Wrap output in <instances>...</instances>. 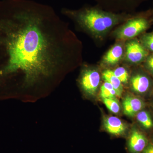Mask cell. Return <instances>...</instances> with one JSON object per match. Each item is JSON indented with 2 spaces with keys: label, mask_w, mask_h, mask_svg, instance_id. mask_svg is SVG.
Listing matches in <instances>:
<instances>
[{
  "label": "cell",
  "mask_w": 153,
  "mask_h": 153,
  "mask_svg": "<svg viewBox=\"0 0 153 153\" xmlns=\"http://www.w3.org/2000/svg\"><path fill=\"white\" fill-rule=\"evenodd\" d=\"M102 78L105 82L109 83L112 85L117 92V96L120 97L123 91L122 82L120 80L115 76L112 70H105L102 73Z\"/></svg>",
  "instance_id": "7c38bea8"
},
{
  "label": "cell",
  "mask_w": 153,
  "mask_h": 153,
  "mask_svg": "<svg viewBox=\"0 0 153 153\" xmlns=\"http://www.w3.org/2000/svg\"><path fill=\"white\" fill-rule=\"evenodd\" d=\"M104 126L105 130L110 134L119 135L126 130V126L120 119L115 117H109L105 119Z\"/></svg>",
  "instance_id": "9c48e42d"
},
{
  "label": "cell",
  "mask_w": 153,
  "mask_h": 153,
  "mask_svg": "<svg viewBox=\"0 0 153 153\" xmlns=\"http://www.w3.org/2000/svg\"><path fill=\"white\" fill-rule=\"evenodd\" d=\"M103 103L110 111L114 114H117L120 111L119 103L115 98H107L102 99Z\"/></svg>",
  "instance_id": "9a60e30c"
},
{
  "label": "cell",
  "mask_w": 153,
  "mask_h": 153,
  "mask_svg": "<svg viewBox=\"0 0 153 153\" xmlns=\"http://www.w3.org/2000/svg\"><path fill=\"white\" fill-rule=\"evenodd\" d=\"M61 13L74 22L77 27L94 37H102L129 16L105 11L97 7H84L77 10L63 8Z\"/></svg>",
  "instance_id": "7a4b0ae2"
},
{
  "label": "cell",
  "mask_w": 153,
  "mask_h": 153,
  "mask_svg": "<svg viewBox=\"0 0 153 153\" xmlns=\"http://www.w3.org/2000/svg\"><path fill=\"white\" fill-rule=\"evenodd\" d=\"M143 0H97L102 7L110 11L130 10Z\"/></svg>",
  "instance_id": "8992f818"
},
{
  "label": "cell",
  "mask_w": 153,
  "mask_h": 153,
  "mask_svg": "<svg viewBox=\"0 0 153 153\" xmlns=\"http://www.w3.org/2000/svg\"><path fill=\"white\" fill-rule=\"evenodd\" d=\"M100 96L102 99L115 98L117 92L111 84L105 82L100 88Z\"/></svg>",
  "instance_id": "4fadbf2b"
},
{
  "label": "cell",
  "mask_w": 153,
  "mask_h": 153,
  "mask_svg": "<svg viewBox=\"0 0 153 153\" xmlns=\"http://www.w3.org/2000/svg\"><path fill=\"white\" fill-rule=\"evenodd\" d=\"M113 71L115 76L120 80L122 83H126L128 79V74L125 68L123 67H119Z\"/></svg>",
  "instance_id": "2e32d148"
},
{
  "label": "cell",
  "mask_w": 153,
  "mask_h": 153,
  "mask_svg": "<svg viewBox=\"0 0 153 153\" xmlns=\"http://www.w3.org/2000/svg\"><path fill=\"white\" fill-rule=\"evenodd\" d=\"M143 44L147 49L153 52V33L146 35L142 39Z\"/></svg>",
  "instance_id": "e0dca14e"
},
{
  "label": "cell",
  "mask_w": 153,
  "mask_h": 153,
  "mask_svg": "<svg viewBox=\"0 0 153 153\" xmlns=\"http://www.w3.org/2000/svg\"><path fill=\"white\" fill-rule=\"evenodd\" d=\"M137 118L140 123L146 128H151L153 126V122L150 116L146 111H139L137 113Z\"/></svg>",
  "instance_id": "5bb4252c"
},
{
  "label": "cell",
  "mask_w": 153,
  "mask_h": 153,
  "mask_svg": "<svg viewBox=\"0 0 153 153\" xmlns=\"http://www.w3.org/2000/svg\"><path fill=\"white\" fill-rule=\"evenodd\" d=\"M146 65L149 69L153 73V55L148 57L146 61Z\"/></svg>",
  "instance_id": "ac0fdd59"
},
{
  "label": "cell",
  "mask_w": 153,
  "mask_h": 153,
  "mask_svg": "<svg viewBox=\"0 0 153 153\" xmlns=\"http://www.w3.org/2000/svg\"><path fill=\"white\" fill-rule=\"evenodd\" d=\"M147 20L143 17L130 19L126 24L119 28L115 33L119 40L131 39L144 31L148 27Z\"/></svg>",
  "instance_id": "3957f363"
},
{
  "label": "cell",
  "mask_w": 153,
  "mask_h": 153,
  "mask_svg": "<svg viewBox=\"0 0 153 153\" xmlns=\"http://www.w3.org/2000/svg\"><path fill=\"white\" fill-rule=\"evenodd\" d=\"M131 82L133 89L139 93H143L147 91L150 85L149 78L145 75L140 74L133 76Z\"/></svg>",
  "instance_id": "8fae6325"
},
{
  "label": "cell",
  "mask_w": 153,
  "mask_h": 153,
  "mask_svg": "<svg viewBox=\"0 0 153 153\" xmlns=\"http://www.w3.org/2000/svg\"><path fill=\"white\" fill-rule=\"evenodd\" d=\"M100 81L98 71L94 68L84 67L79 76V85L83 92L89 95L96 93Z\"/></svg>",
  "instance_id": "277c9868"
},
{
  "label": "cell",
  "mask_w": 153,
  "mask_h": 153,
  "mask_svg": "<svg viewBox=\"0 0 153 153\" xmlns=\"http://www.w3.org/2000/svg\"><path fill=\"white\" fill-rule=\"evenodd\" d=\"M142 153H153V142L148 144Z\"/></svg>",
  "instance_id": "d6986e66"
},
{
  "label": "cell",
  "mask_w": 153,
  "mask_h": 153,
  "mask_svg": "<svg viewBox=\"0 0 153 153\" xmlns=\"http://www.w3.org/2000/svg\"><path fill=\"white\" fill-rule=\"evenodd\" d=\"M123 54V47L120 44L115 45L103 57L104 63L109 65H114L119 62Z\"/></svg>",
  "instance_id": "30bf717a"
},
{
  "label": "cell",
  "mask_w": 153,
  "mask_h": 153,
  "mask_svg": "<svg viewBox=\"0 0 153 153\" xmlns=\"http://www.w3.org/2000/svg\"><path fill=\"white\" fill-rule=\"evenodd\" d=\"M144 106L142 100L134 97H126L123 102L124 113L129 117H133L137 114Z\"/></svg>",
  "instance_id": "ba28073f"
},
{
  "label": "cell",
  "mask_w": 153,
  "mask_h": 153,
  "mask_svg": "<svg viewBox=\"0 0 153 153\" xmlns=\"http://www.w3.org/2000/svg\"><path fill=\"white\" fill-rule=\"evenodd\" d=\"M147 54L144 47L137 41H131L127 44L126 56L127 60L130 63H140L146 58Z\"/></svg>",
  "instance_id": "5b68a950"
},
{
  "label": "cell",
  "mask_w": 153,
  "mask_h": 153,
  "mask_svg": "<svg viewBox=\"0 0 153 153\" xmlns=\"http://www.w3.org/2000/svg\"><path fill=\"white\" fill-rule=\"evenodd\" d=\"M148 145V140L142 133L134 130L132 132L129 140L130 151L132 153L142 152Z\"/></svg>",
  "instance_id": "52a82bcc"
},
{
  "label": "cell",
  "mask_w": 153,
  "mask_h": 153,
  "mask_svg": "<svg viewBox=\"0 0 153 153\" xmlns=\"http://www.w3.org/2000/svg\"><path fill=\"white\" fill-rule=\"evenodd\" d=\"M81 44L52 7L0 1V87H52L79 63Z\"/></svg>",
  "instance_id": "6da1fadb"
}]
</instances>
